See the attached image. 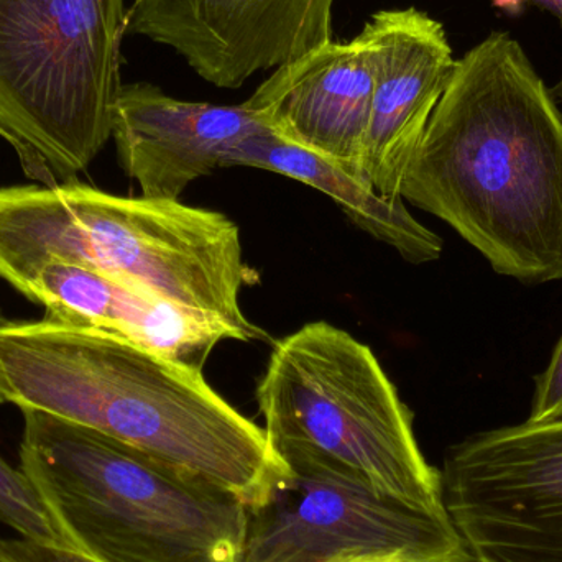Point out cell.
I'll list each match as a JSON object with an SVG mask.
<instances>
[{
    "label": "cell",
    "mask_w": 562,
    "mask_h": 562,
    "mask_svg": "<svg viewBox=\"0 0 562 562\" xmlns=\"http://www.w3.org/2000/svg\"><path fill=\"white\" fill-rule=\"evenodd\" d=\"M498 276L562 281V112L524 46L491 33L456 61L402 183Z\"/></svg>",
    "instance_id": "obj_1"
},
{
    "label": "cell",
    "mask_w": 562,
    "mask_h": 562,
    "mask_svg": "<svg viewBox=\"0 0 562 562\" xmlns=\"http://www.w3.org/2000/svg\"><path fill=\"white\" fill-rule=\"evenodd\" d=\"M7 403L95 429L259 504L286 464L203 370L52 316L0 326Z\"/></svg>",
    "instance_id": "obj_2"
},
{
    "label": "cell",
    "mask_w": 562,
    "mask_h": 562,
    "mask_svg": "<svg viewBox=\"0 0 562 562\" xmlns=\"http://www.w3.org/2000/svg\"><path fill=\"white\" fill-rule=\"evenodd\" d=\"M75 263L266 339L240 306L252 283L239 227L180 200L124 198L72 183L0 188V280L19 291L46 262Z\"/></svg>",
    "instance_id": "obj_3"
},
{
    "label": "cell",
    "mask_w": 562,
    "mask_h": 562,
    "mask_svg": "<svg viewBox=\"0 0 562 562\" xmlns=\"http://www.w3.org/2000/svg\"><path fill=\"white\" fill-rule=\"evenodd\" d=\"M20 469L72 550L95 562H240L249 508L95 429L22 408Z\"/></svg>",
    "instance_id": "obj_4"
},
{
    "label": "cell",
    "mask_w": 562,
    "mask_h": 562,
    "mask_svg": "<svg viewBox=\"0 0 562 562\" xmlns=\"http://www.w3.org/2000/svg\"><path fill=\"white\" fill-rule=\"evenodd\" d=\"M256 400L277 454L304 452L406 504L446 512L412 409L373 350L347 330L316 321L276 342Z\"/></svg>",
    "instance_id": "obj_5"
},
{
    "label": "cell",
    "mask_w": 562,
    "mask_h": 562,
    "mask_svg": "<svg viewBox=\"0 0 562 562\" xmlns=\"http://www.w3.org/2000/svg\"><path fill=\"white\" fill-rule=\"evenodd\" d=\"M127 0H0V138L43 187L72 183L112 137Z\"/></svg>",
    "instance_id": "obj_6"
},
{
    "label": "cell",
    "mask_w": 562,
    "mask_h": 562,
    "mask_svg": "<svg viewBox=\"0 0 562 562\" xmlns=\"http://www.w3.org/2000/svg\"><path fill=\"white\" fill-rule=\"evenodd\" d=\"M279 456L286 469L249 508L240 562H472L448 512L406 504L304 452Z\"/></svg>",
    "instance_id": "obj_7"
},
{
    "label": "cell",
    "mask_w": 562,
    "mask_h": 562,
    "mask_svg": "<svg viewBox=\"0 0 562 562\" xmlns=\"http://www.w3.org/2000/svg\"><path fill=\"white\" fill-rule=\"evenodd\" d=\"M439 474L472 562H562V418L468 436Z\"/></svg>",
    "instance_id": "obj_8"
},
{
    "label": "cell",
    "mask_w": 562,
    "mask_h": 562,
    "mask_svg": "<svg viewBox=\"0 0 562 562\" xmlns=\"http://www.w3.org/2000/svg\"><path fill=\"white\" fill-rule=\"evenodd\" d=\"M336 0H134L125 35L177 52L200 78L237 89L333 42Z\"/></svg>",
    "instance_id": "obj_9"
},
{
    "label": "cell",
    "mask_w": 562,
    "mask_h": 562,
    "mask_svg": "<svg viewBox=\"0 0 562 562\" xmlns=\"http://www.w3.org/2000/svg\"><path fill=\"white\" fill-rule=\"evenodd\" d=\"M359 35L375 71L360 168L382 196L398 201L403 178L458 59L445 25L416 7L380 10Z\"/></svg>",
    "instance_id": "obj_10"
},
{
    "label": "cell",
    "mask_w": 562,
    "mask_h": 562,
    "mask_svg": "<svg viewBox=\"0 0 562 562\" xmlns=\"http://www.w3.org/2000/svg\"><path fill=\"white\" fill-rule=\"evenodd\" d=\"M266 125L247 108L171 98L150 82L122 86L112 138L142 196L180 200L188 187L229 167L240 144Z\"/></svg>",
    "instance_id": "obj_11"
},
{
    "label": "cell",
    "mask_w": 562,
    "mask_h": 562,
    "mask_svg": "<svg viewBox=\"0 0 562 562\" xmlns=\"http://www.w3.org/2000/svg\"><path fill=\"white\" fill-rule=\"evenodd\" d=\"M373 89L369 48L357 35L279 66L246 105L281 140L362 175Z\"/></svg>",
    "instance_id": "obj_12"
},
{
    "label": "cell",
    "mask_w": 562,
    "mask_h": 562,
    "mask_svg": "<svg viewBox=\"0 0 562 562\" xmlns=\"http://www.w3.org/2000/svg\"><path fill=\"white\" fill-rule=\"evenodd\" d=\"M45 306L46 316L98 327L194 369L223 340L239 334L216 317L168 303L144 288L75 263L52 260L19 291Z\"/></svg>",
    "instance_id": "obj_13"
},
{
    "label": "cell",
    "mask_w": 562,
    "mask_h": 562,
    "mask_svg": "<svg viewBox=\"0 0 562 562\" xmlns=\"http://www.w3.org/2000/svg\"><path fill=\"white\" fill-rule=\"evenodd\" d=\"M252 167L301 181L329 196L360 231L386 244L413 266L442 256V239L423 226L405 201L382 196L363 175L313 151L288 144L270 128L247 137L231 157L229 167Z\"/></svg>",
    "instance_id": "obj_14"
},
{
    "label": "cell",
    "mask_w": 562,
    "mask_h": 562,
    "mask_svg": "<svg viewBox=\"0 0 562 562\" xmlns=\"http://www.w3.org/2000/svg\"><path fill=\"white\" fill-rule=\"evenodd\" d=\"M0 521L22 540L72 550L48 505L22 469H13L0 456Z\"/></svg>",
    "instance_id": "obj_15"
},
{
    "label": "cell",
    "mask_w": 562,
    "mask_h": 562,
    "mask_svg": "<svg viewBox=\"0 0 562 562\" xmlns=\"http://www.w3.org/2000/svg\"><path fill=\"white\" fill-rule=\"evenodd\" d=\"M562 418V336L554 347L547 369L535 376L530 422H551Z\"/></svg>",
    "instance_id": "obj_16"
},
{
    "label": "cell",
    "mask_w": 562,
    "mask_h": 562,
    "mask_svg": "<svg viewBox=\"0 0 562 562\" xmlns=\"http://www.w3.org/2000/svg\"><path fill=\"white\" fill-rule=\"evenodd\" d=\"M2 548L3 553L12 562H95L82 557L78 551L46 547V544L33 543L22 538H12V540L2 538Z\"/></svg>",
    "instance_id": "obj_17"
},
{
    "label": "cell",
    "mask_w": 562,
    "mask_h": 562,
    "mask_svg": "<svg viewBox=\"0 0 562 562\" xmlns=\"http://www.w3.org/2000/svg\"><path fill=\"white\" fill-rule=\"evenodd\" d=\"M508 2H512V0H508ZM538 2L547 7L553 15H557L562 26V0H538Z\"/></svg>",
    "instance_id": "obj_18"
},
{
    "label": "cell",
    "mask_w": 562,
    "mask_h": 562,
    "mask_svg": "<svg viewBox=\"0 0 562 562\" xmlns=\"http://www.w3.org/2000/svg\"><path fill=\"white\" fill-rule=\"evenodd\" d=\"M7 317L0 313V326L7 323ZM7 396H5V383H3L2 373H0V405H5Z\"/></svg>",
    "instance_id": "obj_19"
},
{
    "label": "cell",
    "mask_w": 562,
    "mask_h": 562,
    "mask_svg": "<svg viewBox=\"0 0 562 562\" xmlns=\"http://www.w3.org/2000/svg\"><path fill=\"white\" fill-rule=\"evenodd\" d=\"M551 94H553L554 101L558 102V105H562V76L560 81H558V85L554 86L553 89H551ZM562 112V109H561Z\"/></svg>",
    "instance_id": "obj_20"
},
{
    "label": "cell",
    "mask_w": 562,
    "mask_h": 562,
    "mask_svg": "<svg viewBox=\"0 0 562 562\" xmlns=\"http://www.w3.org/2000/svg\"><path fill=\"white\" fill-rule=\"evenodd\" d=\"M0 562H12L9 560V558H7V554L3 553L2 538H0Z\"/></svg>",
    "instance_id": "obj_21"
},
{
    "label": "cell",
    "mask_w": 562,
    "mask_h": 562,
    "mask_svg": "<svg viewBox=\"0 0 562 562\" xmlns=\"http://www.w3.org/2000/svg\"><path fill=\"white\" fill-rule=\"evenodd\" d=\"M353 562H403L398 560L353 561Z\"/></svg>",
    "instance_id": "obj_22"
},
{
    "label": "cell",
    "mask_w": 562,
    "mask_h": 562,
    "mask_svg": "<svg viewBox=\"0 0 562 562\" xmlns=\"http://www.w3.org/2000/svg\"><path fill=\"white\" fill-rule=\"evenodd\" d=\"M435 562H454V561H435Z\"/></svg>",
    "instance_id": "obj_23"
}]
</instances>
